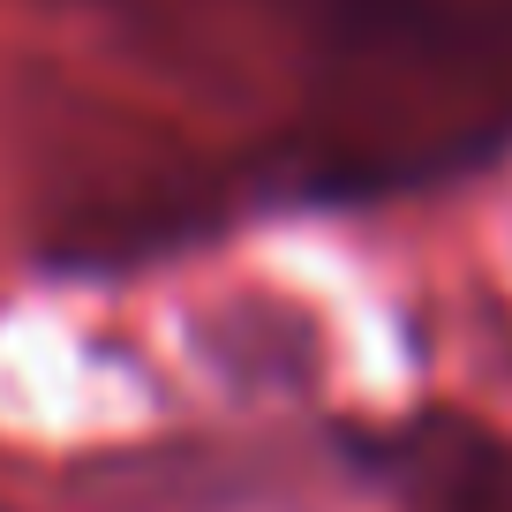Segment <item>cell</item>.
Returning <instances> with one entry per match:
<instances>
[{
  "instance_id": "cell-1",
  "label": "cell",
  "mask_w": 512,
  "mask_h": 512,
  "mask_svg": "<svg viewBox=\"0 0 512 512\" xmlns=\"http://www.w3.org/2000/svg\"><path fill=\"white\" fill-rule=\"evenodd\" d=\"M377 467L400 512H512V430L475 415H422L377 437Z\"/></svg>"
}]
</instances>
